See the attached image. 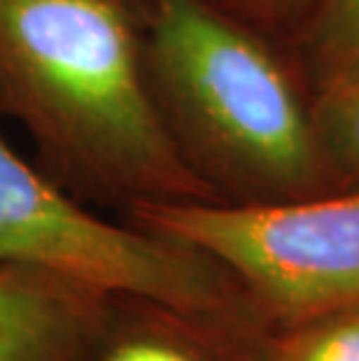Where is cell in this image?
<instances>
[{
    "label": "cell",
    "instance_id": "obj_8",
    "mask_svg": "<svg viewBox=\"0 0 359 361\" xmlns=\"http://www.w3.org/2000/svg\"><path fill=\"white\" fill-rule=\"evenodd\" d=\"M271 361H359V308L273 331Z\"/></svg>",
    "mask_w": 359,
    "mask_h": 361
},
{
    "label": "cell",
    "instance_id": "obj_2",
    "mask_svg": "<svg viewBox=\"0 0 359 361\" xmlns=\"http://www.w3.org/2000/svg\"><path fill=\"white\" fill-rule=\"evenodd\" d=\"M145 63L168 133L219 201L341 187L276 56L217 0H152Z\"/></svg>",
    "mask_w": 359,
    "mask_h": 361
},
{
    "label": "cell",
    "instance_id": "obj_4",
    "mask_svg": "<svg viewBox=\"0 0 359 361\" xmlns=\"http://www.w3.org/2000/svg\"><path fill=\"white\" fill-rule=\"evenodd\" d=\"M0 264L30 266L189 310L255 312L248 294L205 252L131 221L112 224L0 137Z\"/></svg>",
    "mask_w": 359,
    "mask_h": 361
},
{
    "label": "cell",
    "instance_id": "obj_7",
    "mask_svg": "<svg viewBox=\"0 0 359 361\" xmlns=\"http://www.w3.org/2000/svg\"><path fill=\"white\" fill-rule=\"evenodd\" d=\"M310 114L336 182L359 184V63L322 82V96Z\"/></svg>",
    "mask_w": 359,
    "mask_h": 361
},
{
    "label": "cell",
    "instance_id": "obj_9",
    "mask_svg": "<svg viewBox=\"0 0 359 361\" xmlns=\"http://www.w3.org/2000/svg\"><path fill=\"white\" fill-rule=\"evenodd\" d=\"M312 54L322 82L359 63V0H331L324 7L312 33Z\"/></svg>",
    "mask_w": 359,
    "mask_h": 361
},
{
    "label": "cell",
    "instance_id": "obj_6",
    "mask_svg": "<svg viewBox=\"0 0 359 361\" xmlns=\"http://www.w3.org/2000/svg\"><path fill=\"white\" fill-rule=\"evenodd\" d=\"M105 298L63 275L0 264V361H75Z\"/></svg>",
    "mask_w": 359,
    "mask_h": 361
},
{
    "label": "cell",
    "instance_id": "obj_1",
    "mask_svg": "<svg viewBox=\"0 0 359 361\" xmlns=\"http://www.w3.org/2000/svg\"><path fill=\"white\" fill-rule=\"evenodd\" d=\"M152 0H0V117L87 205L219 201L168 133L145 63Z\"/></svg>",
    "mask_w": 359,
    "mask_h": 361
},
{
    "label": "cell",
    "instance_id": "obj_3",
    "mask_svg": "<svg viewBox=\"0 0 359 361\" xmlns=\"http://www.w3.org/2000/svg\"><path fill=\"white\" fill-rule=\"evenodd\" d=\"M126 221L215 259L276 331L359 308V184L278 203H145Z\"/></svg>",
    "mask_w": 359,
    "mask_h": 361
},
{
    "label": "cell",
    "instance_id": "obj_5",
    "mask_svg": "<svg viewBox=\"0 0 359 361\" xmlns=\"http://www.w3.org/2000/svg\"><path fill=\"white\" fill-rule=\"evenodd\" d=\"M273 331L255 312L108 294L75 361H271Z\"/></svg>",
    "mask_w": 359,
    "mask_h": 361
}]
</instances>
